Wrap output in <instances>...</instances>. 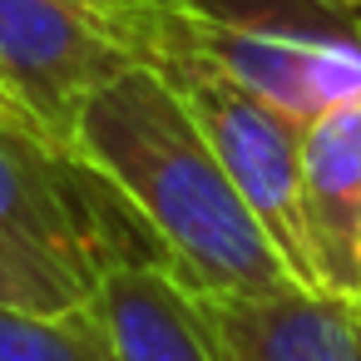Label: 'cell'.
I'll use <instances>...</instances> for the list:
<instances>
[{"label":"cell","mask_w":361,"mask_h":361,"mask_svg":"<svg viewBox=\"0 0 361 361\" xmlns=\"http://www.w3.org/2000/svg\"><path fill=\"white\" fill-rule=\"evenodd\" d=\"M0 361H114V351L90 302L70 312L0 302Z\"/></svg>","instance_id":"cell-9"},{"label":"cell","mask_w":361,"mask_h":361,"mask_svg":"<svg viewBox=\"0 0 361 361\" xmlns=\"http://www.w3.org/2000/svg\"><path fill=\"white\" fill-rule=\"evenodd\" d=\"M302 213L317 292L361 302V94L307 124Z\"/></svg>","instance_id":"cell-6"},{"label":"cell","mask_w":361,"mask_h":361,"mask_svg":"<svg viewBox=\"0 0 361 361\" xmlns=\"http://www.w3.org/2000/svg\"><path fill=\"white\" fill-rule=\"evenodd\" d=\"M193 297L218 341V361H361V302L307 287L262 297Z\"/></svg>","instance_id":"cell-7"},{"label":"cell","mask_w":361,"mask_h":361,"mask_svg":"<svg viewBox=\"0 0 361 361\" xmlns=\"http://www.w3.org/2000/svg\"><path fill=\"white\" fill-rule=\"evenodd\" d=\"M183 60L223 70L297 124H317L361 94V20L331 6H317V16H233L198 0Z\"/></svg>","instance_id":"cell-4"},{"label":"cell","mask_w":361,"mask_h":361,"mask_svg":"<svg viewBox=\"0 0 361 361\" xmlns=\"http://www.w3.org/2000/svg\"><path fill=\"white\" fill-rule=\"evenodd\" d=\"M90 312L99 317L114 361H218L198 297L164 257L114 262L94 282Z\"/></svg>","instance_id":"cell-8"},{"label":"cell","mask_w":361,"mask_h":361,"mask_svg":"<svg viewBox=\"0 0 361 361\" xmlns=\"http://www.w3.org/2000/svg\"><path fill=\"white\" fill-rule=\"evenodd\" d=\"M0 302H16V307H35V312H70L85 307V297H75L70 287L30 272L25 262H16L11 252H0Z\"/></svg>","instance_id":"cell-10"},{"label":"cell","mask_w":361,"mask_h":361,"mask_svg":"<svg viewBox=\"0 0 361 361\" xmlns=\"http://www.w3.org/2000/svg\"><path fill=\"white\" fill-rule=\"evenodd\" d=\"M0 129H16V134H35V139L60 144V139H55V134H50V129H45V124L25 109V104H20V94H16L6 80H0ZM60 149H65V144H60Z\"/></svg>","instance_id":"cell-11"},{"label":"cell","mask_w":361,"mask_h":361,"mask_svg":"<svg viewBox=\"0 0 361 361\" xmlns=\"http://www.w3.org/2000/svg\"><path fill=\"white\" fill-rule=\"evenodd\" d=\"M70 149L129 203L183 287L228 297L302 287L159 70L134 65L99 85Z\"/></svg>","instance_id":"cell-1"},{"label":"cell","mask_w":361,"mask_h":361,"mask_svg":"<svg viewBox=\"0 0 361 361\" xmlns=\"http://www.w3.org/2000/svg\"><path fill=\"white\" fill-rule=\"evenodd\" d=\"M198 0H0V80L70 149L85 99L124 70H169Z\"/></svg>","instance_id":"cell-2"},{"label":"cell","mask_w":361,"mask_h":361,"mask_svg":"<svg viewBox=\"0 0 361 361\" xmlns=\"http://www.w3.org/2000/svg\"><path fill=\"white\" fill-rule=\"evenodd\" d=\"M0 252L90 302L114 262L164 257L129 203L75 154L0 129Z\"/></svg>","instance_id":"cell-3"},{"label":"cell","mask_w":361,"mask_h":361,"mask_svg":"<svg viewBox=\"0 0 361 361\" xmlns=\"http://www.w3.org/2000/svg\"><path fill=\"white\" fill-rule=\"evenodd\" d=\"M312 6H331V11H346V16H361V0H312Z\"/></svg>","instance_id":"cell-12"},{"label":"cell","mask_w":361,"mask_h":361,"mask_svg":"<svg viewBox=\"0 0 361 361\" xmlns=\"http://www.w3.org/2000/svg\"><path fill=\"white\" fill-rule=\"evenodd\" d=\"M159 75L173 85V94L183 99V109L193 114V124L213 144L218 164L228 169V178L247 198L252 218L262 223V233L272 238V247L282 252L292 277L307 292H317L312 247H307V213H302L307 124H297L292 114L257 99L252 90H243L238 80H228L223 70H213L203 60H178Z\"/></svg>","instance_id":"cell-5"}]
</instances>
